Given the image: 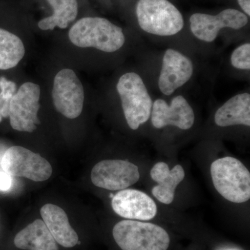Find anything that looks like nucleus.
I'll return each instance as SVG.
<instances>
[{
	"mask_svg": "<svg viewBox=\"0 0 250 250\" xmlns=\"http://www.w3.org/2000/svg\"><path fill=\"white\" fill-rule=\"evenodd\" d=\"M195 122L193 110L182 95H178L168 104L164 100L158 99L152 104V123L156 129L167 125L188 130Z\"/></svg>",
	"mask_w": 250,
	"mask_h": 250,
	"instance_id": "12",
	"label": "nucleus"
},
{
	"mask_svg": "<svg viewBox=\"0 0 250 250\" xmlns=\"http://www.w3.org/2000/svg\"><path fill=\"white\" fill-rule=\"evenodd\" d=\"M14 244L22 250H59L57 242L40 219H37L18 232L15 237Z\"/></svg>",
	"mask_w": 250,
	"mask_h": 250,
	"instance_id": "16",
	"label": "nucleus"
},
{
	"mask_svg": "<svg viewBox=\"0 0 250 250\" xmlns=\"http://www.w3.org/2000/svg\"><path fill=\"white\" fill-rule=\"evenodd\" d=\"M6 150V149H5L4 146H1V145H0V167H1V159H2V156L3 155H4L5 151Z\"/></svg>",
	"mask_w": 250,
	"mask_h": 250,
	"instance_id": "24",
	"label": "nucleus"
},
{
	"mask_svg": "<svg viewBox=\"0 0 250 250\" xmlns=\"http://www.w3.org/2000/svg\"><path fill=\"white\" fill-rule=\"evenodd\" d=\"M1 167L12 177H24L34 182L47 180L52 174L48 161L21 146H13L5 151Z\"/></svg>",
	"mask_w": 250,
	"mask_h": 250,
	"instance_id": "6",
	"label": "nucleus"
},
{
	"mask_svg": "<svg viewBox=\"0 0 250 250\" xmlns=\"http://www.w3.org/2000/svg\"><path fill=\"white\" fill-rule=\"evenodd\" d=\"M231 63L233 67L239 70H250V44H243L237 47L231 56Z\"/></svg>",
	"mask_w": 250,
	"mask_h": 250,
	"instance_id": "21",
	"label": "nucleus"
},
{
	"mask_svg": "<svg viewBox=\"0 0 250 250\" xmlns=\"http://www.w3.org/2000/svg\"><path fill=\"white\" fill-rule=\"evenodd\" d=\"M248 22V16L236 9H228L216 15L195 14L190 18V30L199 40L211 42L223 28L240 29Z\"/></svg>",
	"mask_w": 250,
	"mask_h": 250,
	"instance_id": "10",
	"label": "nucleus"
},
{
	"mask_svg": "<svg viewBox=\"0 0 250 250\" xmlns=\"http://www.w3.org/2000/svg\"><path fill=\"white\" fill-rule=\"evenodd\" d=\"M238 4L246 15L250 16V0H238Z\"/></svg>",
	"mask_w": 250,
	"mask_h": 250,
	"instance_id": "23",
	"label": "nucleus"
},
{
	"mask_svg": "<svg viewBox=\"0 0 250 250\" xmlns=\"http://www.w3.org/2000/svg\"><path fill=\"white\" fill-rule=\"evenodd\" d=\"M136 16L140 27L160 36H173L183 29V16L168 0H139Z\"/></svg>",
	"mask_w": 250,
	"mask_h": 250,
	"instance_id": "4",
	"label": "nucleus"
},
{
	"mask_svg": "<svg viewBox=\"0 0 250 250\" xmlns=\"http://www.w3.org/2000/svg\"><path fill=\"white\" fill-rule=\"evenodd\" d=\"M68 36L77 47H94L108 53L119 50L125 42L123 29L103 18H82L72 26Z\"/></svg>",
	"mask_w": 250,
	"mask_h": 250,
	"instance_id": "1",
	"label": "nucleus"
},
{
	"mask_svg": "<svg viewBox=\"0 0 250 250\" xmlns=\"http://www.w3.org/2000/svg\"><path fill=\"white\" fill-rule=\"evenodd\" d=\"M12 177L4 170L0 171V191H8L11 188L13 185Z\"/></svg>",
	"mask_w": 250,
	"mask_h": 250,
	"instance_id": "22",
	"label": "nucleus"
},
{
	"mask_svg": "<svg viewBox=\"0 0 250 250\" xmlns=\"http://www.w3.org/2000/svg\"><path fill=\"white\" fill-rule=\"evenodd\" d=\"M113 236L122 250H167L170 243V236L164 228L132 220L117 223Z\"/></svg>",
	"mask_w": 250,
	"mask_h": 250,
	"instance_id": "3",
	"label": "nucleus"
},
{
	"mask_svg": "<svg viewBox=\"0 0 250 250\" xmlns=\"http://www.w3.org/2000/svg\"><path fill=\"white\" fill-rule=\"evenodd\" d=\"M41 215L57 243L67 248L76 246L79 242L78 235L69 223L66 213L61 207L47 204L41 208Z\"/></svg>",
	"mask_w": 250,
	"mask_h": 250,
	"instance_id": "14",
	"label": "nucleus"
},
{
	"mask_svg": "<svg viewBox=\"0 0 250 250\" xmlns=\"http://www.w3.org/2000/svg\"><path fill=\"white\" fill-rule=\"evenodd\" d=\"M16 91V84L14 82L0 77V123L3 118H9L10 104Z\"/></svg>",
	"mask_w": 250,
	"mask_h": 250,
	"instance_id": "20",
	"label": "nucleus"
},
{
	"mask_svg": "<svg viewBox=\"0 0 250 250\" xmlns=\"http://www.w3.org/2000/svg\"><path fill=\"white\" fill-rule=\"evenodd\" d=\"M91 181L95 187L109 190H122L137 183L139 167L123 160H104L92 169Z\"/></svg>",
	"mask_w": 250,
	"mask_h": 250,
	"instance_id": "9",
	"label": "nucleus"
},
{
	"mask_svg": "<svg viewBox=\"0 0 250 250\" xmlns=\"http://www.w3.org/2000/svg\"><path fill=\"white\" fill-rule=\"evenodd\" d=\"M115 213L129 220H150L157 213V207L149 195L141 190L124 189L112 198Z\"/></svg>",
	"mask_w": 250,
	"mask_h": 250,
	"instance_id": "13",
	"label": "nucleus"
},
{
	"mask_svg": "<svg viewBox=\"0 0 250 250\" xmlns=\"http://www.w3.org/2000/svg\"><path fill=\"white\" fill-rule=\"evenodd\" d=\"M192 74L191 60L175 49H167L159 77V89L164 95H172L190 80Z\"/></svg>",
	"mask_w": 250,
	"mask_h": 250,
	"instance_id": "11",
	"label": "nucleus"
},
{
	"mask_svg": "<svg viewBox=\"0 0 250 250\" xmlns=\"http://www.w3.org/2000/svg\"><path fill=\"white\" fill-rule=\"evenodd\" d=\"M212 181L217 191L228 201L243 203L250 198V173L241 161L221 158L210 166Z\"/></svg>",
	"mask_w": 250,
	"mask_h": 250,
	"instance_id": "2",
	"label": "nucleus"
},
{
	"mask_svg": "<svg viewBox=\"0 0 250 250\" xmlns=\"http://www.w3.org/2000/svg\"><path fill=\"white\" fill-rule=\"evenodd\" d=\"M150 175L158 184L152 188V195L161 203L170 205L173 202L176 188L185 178L183 167L177 165L170 170L167 164L159 162L153 166Z\"/></svg>",
	"mask_w": 250,
	"mask_h": 250,
	"instance_id": "15",
	"label": "nucleus"
},
{
	"mask_svg": "<svg viewBox=\"0 0 250 250\" xmlns=\"http://www.w3.org/2000/svg\"><path fill=\"white\" fill-rule=\"evenodd\" d=\"M116 88L126 123L131 129H139L150 118L153 104L142 78L127 72L120 78Z\"/></svg>",
	"mask_w": 250,
	"mask_h": 250,
	"instance_id": "5",
	"label": "nucleus"
},
{
	"mask_svg": "<svg viewBox=\"0 0 250 250\" xmlns=\"http://www.w3.org/2000/svg\"><path fill=\"white\" fill-rule=\"evenodd\" d=\"M41 88L32 82L23 83L15 93L10 104V124L13 129L33 132L41 123L38 118L40 108Z\"/></svg>",
	"mask_w": 250,
	"mask_h": 250,
	"instance_id": "7",
	"label": "nucleus"
},
{
	"mask_svg": "<svg viewBox=\"0 0 250 250\" xmlns=\"http://www.w3.org/2000/svg\"><path fill=\"white\" fill-rule=\"evenodd\" d=\"M25 53L24 44L19 37L0 28V70L16 67Z\"/></svg>",
	"mask_w": 250,
	"mask_h": 250,
	"instance_id": "19",
	"label": "nucleus"
},
{
	"mask_svg": "<svg viewBox=\"0 0 250 250\" xmlns=\"http://www.w3.org/2000/svg\"><path fill=\"white\" fill-rule=\"evenodd\" d=\"M52 99L56 109L69 119L78 118L83 110L84 90L75 72L63 69L55 76Z\"/></svg>",
	"mask_w": 250,
	"mask_h": 250,
	"instance_id": "8",
	"label": "nucleus"
},
{
	"mask_svg": "<svg viewBox=\"0 0 250 250\" xmlns=\"http://www.w3.org/2000/svg\"><path fill=\"white\" fill-rule=\"evenodd\" d=\"M53 8V14L43 18L39 22L42 30H53L58 27L65 29L67 25L76 19L78 14L77 0H47Z\"/></svg>",
	"mask_w": 250,
	"mask_h": 250,
	"instance_id": "18",
	"label": "nucleus"
},
{
	"mask_svg": "<svg viewBox=\"0 0 250 250\" xmlns=\"http://www.w3.org/2000/svg\"><path fill=\"white\" fill-rule=\"evenodd\" d=\"M215 124L221 127L245 125L250 126V95H235L218 108L215 114Z\"/></svg>",
	"mask_w": 250,
	"mask_h": 250,
	"instance_id": "17",
	"label": "nucleus"
}]
</instances>
